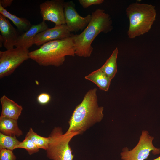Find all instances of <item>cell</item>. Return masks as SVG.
I'll return each mask as SVG.
<instances>
[{
    "label": "cell",
    "mask_w": 160,
    "mask_h": 160,
    "mask_svg": "<svg viewBox=\"0 0 160 160\" xmlns=\"http://www.w3.org/2000/svg\"><path fill=\"white\" fill-rule=\"evenodd\" d=\"M97 91L95 88L86 92L70 117L69 127L65 133L78 132L81 134L102 121L104 108L98 105Z\"/></svg>",
    "instance_id": "1"
},
{
    "label": "cell",
    "mask_w": 160,
    "mask_h": 160,
    "mask_svg": "<svg viewBox=\"0 0 160 160\" xmlns=\"http://www.w3.org/2000/svg\"><path fill=\"white\" fill-rule=\"evenodd\" d=\"M91 19L83 31L79 34H71L75 55L80 57H89L93 48L92 44L100 33H107L113 29L112 20L104 10L98 9L92 12Z\"/></svg>",
    "instance_id": "2"
},
{
    "label": "cell",
    "mask_w": 160,
    "mask_h": 160,
    "mask_svg": "<svg viewBox=\"0 0 160 160\" xmlns=\"http://www.w3.org/2000/svg\"><path fill=\"white\" fill-rule=\"evenodd\" d=\"M75 55L71 36L48 42L29 53L30 59L43 66L59 67L63 64L66 56H74Z\"/></svg>",
    "instance_id": "3"
},
{
    "label": "cell",
    "mask_w": 160,
    "mask_h": 160,
    "mask_svg": "<svg viewBox=\"0 0 160 160\" xmlns=\"http://www.w3.org/2000/svg\"><path fill=\"white\" fill-rule=\"evenodd\" d=\"M126 13L129 23L127 35L130 39L148 32L156 20V14L154 6L137 3L129 5Z\"/></svg>",
    "instance_id": "4"
},
{
    "label": "cell",
    "mask_w": 160,
    "mask_h": 160,
    "mask_svg": "<svg viewBox=\"0 0 160 160\" xmlns=\"http://www.w3.org/2000/svg\"><path fill=\"white\" fill-rule=\"evenodd\" d=\"M79 134L78 132L63 134L61 127L54 128L49 136L47 157L52 160H73L74 156L69 143L74 137Z\"/></svg>",
    "instance_id": "5"
},
{
    "label": "cell",
    "mask_w": 160,
    "mask_h": 160,
    "mask_svg": "<svg viewBox=\"0 0 160 160\" xmlns=\"http://www.w3.org/2000/svg\"><path fill=\"white\" fill-rule=\"evenodd\" d=\"M154 137L147 130L142 131L138 142L132 149L124 147L120 153L122 160H145L150 152L154 155L160 153V148L155 147L153 143Z\"/></svg>",
    "instance_id": "6"
},
{
    "label": "cell",
    "mask_w": 160,
    "mask_h": 160,
    "mask_svg": "<svg viewBox=\"0 0 160 160\" xmlns=\"http://www.w3.org/2000/svg\"><path fill=\"white\" fill-rule=\"evenodd\" d=\"M28 49L16 47L0 51V78L12 74L24 61L30 58Z\"/></svg>",
    "instance_id": "7"
},
{
    "label": "cell",
    "mask_w": 160,
    "mask_h": 160,
    "mask_svg": "<svg viewBox=\"0 0 160 160\" xmlns=\"http://www.w3.org/2000/svg\"><path fill=\"white\" fill-rule=\"evenodd\" d=\"M63 0H47L39 5L43 20L48 21L55 25L65 24L64 4Z\"/></svg>",
    "instance_id": "8"
},
{
    "label": "cell",
    "mask_w": 160,
    "mask_h": 160,
    "mask_svg": "<svg viewBox=\"0 0 160 160\" xmlns=\"http://www.w3.org/2000/svg\"><path fill=\"white\" fill-rule=\"evenodd\" d=\"M64 11L65 24L71 32H76L84 30L91 19L90 14L84 17L79 15L72 1L65 2Z\"/></svg>",
    "instance_id": "9"
},
{
    "label": "cell",
    "mask_w": 160,
    "mask_h": 160,
    "mask_svg": "<svg viewBox=\"0 0 160 160\" xmlns=\"http://www.w3.org/2000/svg\"><path fill=\"white\" fill-rule=\"evenodd\" d=\"M71 34L66 24L55 25L38 34L35 39V44L40 46L49 41L70 37Z\"/></svg>",
    "instance_id": "10"
},
{
    "label": "cell",
    "mask_w": 160,
    "mask_h": 160,
    "mask_svg": "<svg viewBox=\"0 0 160 160\" xmlns=\"http://www.w3.org/2000/svg\"><path fill=\"white\" fill-rule=\"evenodd\" d=\"M0 31L4 46L7 50L13 48L20 35L8 20L0 14Z\"/></svg>",
    "instance_id": "11"
},
{
    "label": "cell",
    "mask_w": 160,
    "mask_h": 160,
    "mask_svg": "<svg viewBox=\"0 0 160 160\" xmlns=\"http://www.w3.org/2000/svg\"><path fill=\"white\" fill-rule=\"evenodd\" d=\"M48 28L47 25L44 20L39 24L32 25L27 31L19 36L15 46L28 49L35 44V39L37 34Z\"/></svg>",
    "instance_id": "12"
},
{
    "label": "cell",
    "mask_w": 160,
    "mask_h": 160,
    "mask_svg": "<svg viewBox=\"0 0 160 160\" xmlns=\"http://www.w3.org/2000/svg\"><path fill=\"white\" fill-rule=\"evenodd\" d=\"M1 116L17 120L23 109L22 107L5 95L0 98Z\"/></svg>",
    "instance_id": "13"
},
{
    "label": "cell",
    "mask_w": 160,
    "mask_h": 160,
    "mask_svg": "<svg viewBox=\"0 0 160 160\" xmlns=\"http://www.w3.org/2000/svg\"><path fill=\"white\" fill-rule=\"evenodd\" d=\"M0 131L8 136L19 137L23 134L18 127L17 120L1 116L0 117Z\"/></svg>",
    "instance_id": "14"
},
{
    "label": "cell",
    "mask_w": 160,
    "mask_h": 160,
    "mask_svg": "<svg viewBox=\"0 0 160 160\" xmlns=\"http://www.w3.org/2000/svg\"><path fill=\"white\" fill-rule=\"evenodd\" d=\"M84 78L95 84L100 89L105 91L108 90L112 80L100 68L86 76Z\"/></svg>",
    "instance_id": "15"
},
{
    "label": "cell",
    "mask_w": 160,
    "mask_h": 160,
    "mask_svg": "<svg viewBox=\"0 0 160 160\" xmlns=\"http://www.w3.org/2000/svg\"><path fill=\"white\" fill-rule=\"evenodd\" d=\"M0 14L10 20L18 30L21 31H27L32 25L30 22L25 18L19 17L7 11L0 4Z\"/></svg>",
    "instance_id": "16"
},
{
    "label": "cell",
    "mask_w": 160,
    "mask_h": 160,
    "mask_svg": "<svg viewBox=\"0 0 160 160\" xmlns=\"http://www.w3.org/2000/svg\"><path fill=\"white\" fill-rule=\"evenodd\" d=\"M118 53L117 47L113 51L110 57L100 69L111 79L117 72V59Z\"/></svg>",
    "instance_id": "17"
},
{
    "label": "cell",
    "mask_w": 160,
    "mask_h": 160,
    "mask_svg": "<svg viewBox=\"0 0 160 160\" xmlns=\"http://www.w3.org/2000/svg\"><path fill=\"white\" fill-rule=\"evenodd\" d=\"M26 136L30 138L39 148L45 150L47 149L49 141V137H44L38 135L31 128H30Z\"/></svg>",
    "instance_id": "18"
},
{
    "label": "cell",
    "mask_w": 160,
    "mask_h": 160,
    "mask_svg": "<svg viewBox=\"0 0 160 160\" xmlns=\"http://www.w3.org/2000/svg\"><path fill=\"white\" fill-rule=\"evenodd\" d=\"M20 142L16 136H8L0 133V150L7 149L13 151Z\"/></svg>",
    "instance_id": "19"
},
{
    "label": "cell",
    "mask_w": 160,
    "mask_h": 160,
    "mask_svg": "<svg viewBox=\"0 0 160 160\" xmlns=\"http://www.w3.org/2000/svg\"><path fill=\"white\" fill-rule=\"evenodd\" d=\"M17 148H22L26 149L30 155L36 153L39 151V148L32 140L26 136L24 140L15 147V149Z\"/></svg>",
    "instance_id": "20"
},
{
    "label": "cell",
    "mask_w": 160,
    "mask_h": 160,
    "mask_svg": "<svg viewBox=\"0 0 160 160\" xmlns=\"http://www.w3.org/2000/svg\"><path fill=\"white\" fill-rule=\"evenodd\" d=\"M13 151L7 149L0 150V160H16Z\"/></svg>",
    "instance_id": "21"
},
{
    "label": "cell",
    "mask_w": 160,
    "mask_h": 160,
    "mask_svg": "<svg viewBox=\"0 0 160 160\" xmlns=\"http://www.w3.org/2000/svg\"><path fill=\"white\" fill-rule=\"evenodd\" d=\"M79 4L84 8H86L92 5H99L103 3V0H79Z\"/></svg>",
    "instance_id": "22"
},
{
    "label": "cell",
    "mask_w": 160,
    "mask_h": 160,
    "mask_svg": "<svg viewBox=\"0 0 160 160\" xmlns=\"http://www.w3.org/2000/svg\"><path fill=\"white\" fill-rule=\"evenodd\" d=\"M51 97L50 95L47 93H42L39 94L37 98V100L39 103L44 105L47 104L50 101Z\"/></svg>",
    "instance_id": "23"
},
{
    "label": "cell",
    "mask_w": 160,
    "mask_h": 160,
    "mask_svg": "<svg viewBox=\"0 0 160 160\" xmlns=\"http://www.w3.org/2000/svg\"><path fill=\"white\" fill-rule=\"evenodd\" d=\"M13 1V0H0V4L5 9L10 6Z\"/></svg>",
    "instance_id": "24"
},
{
    "label": "cell",
    "mask_w": 160,
    "mask_h": 160,
    "mask_svg": "<svg viewBox=\"0 0 160 160\" xmlns=\"http://www.w3.org/2000/svg\"><path fill=\"white\" fill-rule=\"evenodd\" d=\"M152 160H160V156L159 157L154 159Z\"/></svg>",
    "instance_id": "25"
}]
</instances>
